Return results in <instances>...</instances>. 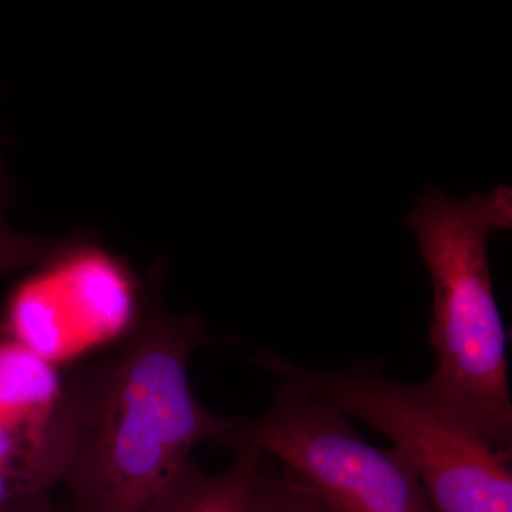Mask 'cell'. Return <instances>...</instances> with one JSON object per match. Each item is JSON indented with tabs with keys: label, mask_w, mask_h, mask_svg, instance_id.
<instances>
[{
	"label": "cell",
	"mask_w": 512,
	"mask_h": 512,
	"mask_svg": "<svg viewBox=\"0 0 512 512\" xmlns=\"http://www.w3.org/2000/svg\"><path fill=\"white\" fill-rule=\"evenodd\" d=\"M214 335L201 318L148 302L119 348L63 383L67 512H148L202 443L237 423L205 409L190 360Z\"/></svg>",
	"instance_id": "6da1fadb"
},
{
	"label": "cell",
	"mask_w": 512,
	"mask_h": 512,
	"mask_svg": "<svg viewBox=\"0 0 512 512\" xmlns=\"http://www.w3.org/2000/svg\"><path fill=\"white\" fill-rule=\"evenodd\" d=\"M433 284L429 329L441 399L495 447L512 454V400L505 330L488 264L491 232L512 227V190L454 200L429 185L406 218Z\"/></svg>",
	"instance_id": "7a4b0ae2"
},
{
	"label": "cell",
	"mask_w": 512,
	"mask_h": 512,
	"mask_svg": "<svg viewBox=\"0 0 512 512\" xmlns=\"http://www.w3.org/2000/svg\"><path fill=\"white\" fill-rule=\"evenodd\" d=\"M255 360L392 441L419 478L431 512H512V454L495 447L429 383L390 379L380 360L338 370L309 369L272 352Z\"/></svg>",
	"instance_id": "3957f363"
},
{
	"label": "cell",
	"mask_w": 512,
	"mask_h": 512,
	"mask_svg": "<svg viewBox=\"0 0 512 512\" xmlns=\"http://www.w3.org/2000/svg\"><path fill=\"white\" fill-rule=\"evenodd\" d=\"M214 446L255 448L328 512H431L406 458L373 446L342 410L285 379L272 406L237 423Z\"/></svg>",
	"instance_id": "277c9868"
},
{
	"label": "cell",
	"mask_w": 512,
	"mask_h": 512,
	"mask_svg": "<svg viewBox=\"0 0 512 512\" xmlns=\"http://www.w3.org/2000/svg\"><path fill=\"white\" fill-rule=\"evenodd\" d=\"M234 451L231 466L214 474L190 458L148 512H266L262 491L268 456L249 447Z\"/></svg>",
	"instance_id": "5b68a950"
},
{
	"label": "cell",
	"mask_w": 512,
	"mask_h": 512,
	"mask_svg": "<svg viewBox=\"0 0 512 512\" xmlns=\"http://www.w3.org/2000/svg\"><path fill=\"white\" fill-rule=\"evenodd\" d=\"M70 241L35 237L10 228L0 217V275L23 268H42L55 261Z\"/></svg>",
	"instance_id": "8992f818"
},
{
	"label": "cell",
	"mask_w": 512,
	"mask_h": 512,
	"mask_svg": "<svg viewBox=\"0 0 512 512\" xmlns=\"http://www.w3.org/2000/svg\"><path fill=\"white\" fill-rule=\"evenodd\" d=\"M262 495L266 512H328L315 498L289 481L269 456Z\"/></svg>",
	"instance_id": "52a82bcc"
},
{
	"label": "cell",
	"mask_w": 512,
	"mask_h": 512,
	"mask_svg": "<svg viewBox=\"0 0 512 512\" xmlns=\"http://www.w3.org/2000/svg\"><path fill=\"white\" fill-rule=\"evenodd\" d=\"M5 194H6L5 180H3L2 171H0V204H2V201L5 200Z\"/></svg>",
	"instance_id": "ba28073f"
},
{
	"label": "cell",
	"mask_w": 512,
	"mask_h": 512,
	"mask_svg": "<svg viewBox=\"0 0 512 512\" xmlns=\"http://www.w3.org/2000/svg\"><path fill=\"white\" fill-rule=\"evenodd\" d=\"M35 512H67L64 510H60V508H57L55 504L47 505L45 508H40V510H37Z\"/></svg>",
	"instance_id": "9c48e42d"
}]
</instances>
